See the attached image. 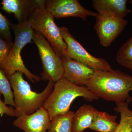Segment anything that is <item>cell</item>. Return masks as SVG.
<instances>
[{"label":"cell","mask_w":132,"mask_h":132,"mask_svg":"<svg viewBox=\"0 0 132 132\" xmlns=\"http://www.w3.org/2000/svg\"><path fill=\"white\" fill-rule=\"evenodd\" d=\"M50 121L48 112L42 107L30 115L24 114L17 117L13 125L24 132H46Z\"/></svg>","instance_id":"obj_10"},{"label":"cell","mask_w":132,"mask_h":132,"mask_svg":"<svg viewBox=\"0 0 132 132\" xmlns=\"http://www.w3.org/2000/svg\"><path fill=\"white\" fill-rule=\"evenodd\" d=\"M32 40L38 47L42 62L43 70L41 73V80L57 82L63 78L64 75L62 59L40 33L34 31Z\"/></svg>","instance_id":"obj_6"},{"label":"cell","mask_w":132,"mask_h":132,"mask_svg":"<svg viewBox=\"0 0 132 132\" xmlns=\"http://www.w3.org/2000/svg\"><path fill=\"white\" fill-rule=\"evenodd\" d=\"M0 93L3 95L6 105H9L15 108L14 95L9 80L5 73L0 68Z\"/></svg>","instance_id":"obj_19"},{"label":"cell","mask_w":132,"mask_h":132,"mask_svg":"<svg viewBox=\"0 0 132 132\" xmlns=\"http://www.w3.org/2000/svg\"><path fill=\"white\" fill-rule=\"evenodd\" d=\"M116 60L118 64L132 71V36L118 50Z\"/></svg>","instance_id":"obj_18"},{"label":"cell","mask_w":132,"mask_h":132,"mask_svg":"<svg viewBox=\"0 0 132 132\" xmlns=\"http://www.w3.org/2000/svg\"><path fill=\"white\" fill-rule=\"evenodd\" d=\"M79 97H82L88 102L99 99L87 87L77 86L63 77L55 82L53 92L43 107L48 112L51 120L56 116L68 112L71 104Z\"/></svg>","instance_id":"obj_2"},{"label":"cell","mask_w":132,"mask_h":132,"mask_svg":"<svg viewBox=\"0 0 132 132\" xmlns=\"http://www.w3.org/2000/svg\"><path fill=\"white\" fill-rule=\"evenodd\" d=\"M95 17L94 29L100 44L104 47L109 46L128 23L125 18L109 10L99 12Z\"/></svg>","instance_id":"obj_7"},{"label":"cell","mask_w":132,"mask_h":132,"mask_svg":"<svg viewBox=\"0 0 132 132\" xmlns=\"http://www.w3.org/2000/svg\"><path fill=\"white\" fill-rule=\"evenodd\" d=\"M62 59L64 68L63 78L77 86H86L94 74V70L69 57Z\"/></svg>","instance_id":"obj_11"},{"label":"cell","mask_w":132,"mask_h":132,"mask_svg":"<svg viewBox=\"0 0 132 132\" xmlns=\"http://www.w3.org/2000/svg\"><path fill=\"white\" fill-rule=\"evenodd\" d=\"M10 23L7 18L0 12V37L6 40L12 42Z\"/></svg>","instance_id":"obj_20"},{"label":"cell","mask_w":132,"mask_h":132,"mask_svg":"<svg viewBox=\"0 0 132 132\" xmlns=\"http://www.w3.org/2000/svg\"><path fill=\"white\" fill-rule=\"evenodd\" d=\"M117 115L109 114L95 109L90 130L97 132H114L119 123L116 121Z\"/></svg>","instance_id":"obj_14"},{"label":"cell","mask_w":132,"mask_h":132,"mask_svg":"<svg viewBox=\"0 0 132 132\" xmlns=\"http://www.w3.org/2000/svg\"><path fill=\"white\" fill-rule=\"evenodd\" d=\"M129 2L130 3V4H132V0L129 1Z\"/></svg>","instance_id":"obj_24"},{"label":"cell","mask_w":132,"mask_h":132,"mask_svg":"<svg viewBox=\"0 0 132 132\" xmlns=\"http://www.w3.org/2000/svg\"><path fill=\"white\" fill-rule=\"evenodd\" d=\"M132 102V97H130V98L128 99V100L127 101V102L129 104V103H130V102Z\"/></svg>","instance_id":"obj_23"},{"label":"cell","mask_w":132,"mask_h":132,"mask_svg":"<svg viewBox=\"0 0 132 132\" xmlns=\"http://www.w3.org/2000/svg\"><path fill=\"white\" fill-rule=\"evenodd\" d=\"M40 0H3L2 9L9 14H13L21 23L28 21Z\"/></svg>","instance_id":"obj_12"},{"label":"cell","mask_w":132,"mask_h":132,"mask_svg":"<svg viewBox=\"0 0 132 132\" xmlns=\"http://www.w3.org/2000/svg\"><path fill=\"white\" fill-rule=\"evenodd\" d=\"M10 28L14 33V42L7 58L0 63V68L7 78L16 72H20L32 83L39 82L40 77L34 74L26 68L21 55L24 46L33 41L34 30L29 21L17 24L11 23Z\"/></svg>","instance_id":"obj_4"},{"label":"cell","mask_w":132,"mask_h":132,"mask_svg":"<svg viewBox=\"0 0 132 132\" xmlns=\"http://www.w3.org/2000/svg\"><path fill=\"white\" fill-rule=\"evenodd\" d=\"M23 73L16 72L8 78L13 89L16 117L23 114L30 115L35 112L43 105L53 92L55 82L49 81L42 92H34L27 81L24 80Z\"/></svg>","instance_id":"obj_3"},{"label":"cell","mask_w":132,"mask_h":132,"mask_svg":"<svg viewBox=\"0 0 132 132\" xmlns=\"http://www.w3.org/2000/svg\"><path fill=\"white\" fill-rule=\"evenodd\" d=\"M114 110L119 113L120 119L118 127L114 132H132V111L127 102L116 104Z\"/></svg>","instance_id":"obj_16"},{"label":"cell","mask_w":132,"mask_h":132,"mask_svg":"<svg viewBox=\"0 0 132 132\" xmlns=\"http://www.w3.org/2000/svg\"><path fill=\"white\" fill-rule=\"evenodd\" d=\"M74 112L56 116L50 120L48 132H72V119Z\"/></svg>","instance_id":"obj_17"},{"label":"cell","mask_w":132,"mask_h":132,"mask_svg":"<svg viewBox=\"0 0 132 132\" xmlns=\"http://www.w3.org/2000/svg\"><path fill=\"white\" fill-rule=\"evenodd\" d=\"M13 45V42L0 37V63L7 58Z\"/></svg>","instance_id":"obj_21"},{"label":"cell","mask_w":132,"mask_h":132,"mask_svg":"<svg viewBox=\"0 0 132 132\" xmlns=\"http://www.w3.org/2000/svg\"><path fill=\"white\" fill-rule=\"evenodd\" d=\"M2 94L0 93V116L5 114L10 117H16L15 109L12 106H8L1 99Z\"/></svg>","instance_id":"obj_22"},{"label":"cell","mask_w":132,"mask_h":132,"mask_svg":"<svg viewBox=\"0 0 132 132\" xmlns=\"http://www.w3.org/2000/svg\"><path fill=\"white\" fill-rule=\"evenodd\" d=\"M59 30L67 45L69 58L90 67L94 71L113 69L105 60L94 57L89 53L71 34L67 28L65 26L59 27Z\"/></svg>","instance_id":"obj_8"},{"label":"cell","mask_w":132,"mask_h":132,"mask_svg":"<svg viewBox=\"0 0 132 132\" xmlns=\"http://www.w3.org/2000/svg\"><path fill=\"white\" fill-rule=\"evenodd\" d=\"M45 9L57 19L78 17L85 21L88 16L96 17L98 13L85 9L78 0H46Z\"/></svg>","instance_id":"obj_9"},{"label":"cell","mask_w":132,"mask_h":132,"mask_svg":"<svg viewBox=\"0 0 132 132\" xmlns=\"http://www.w3.org/2000/svg\"><path fill=\"white\" fill-rule=\"evenodd\" d=\"M86 87L99 98L121 104L130 98L132 76L119 69L95 71Z\"/></svg>","instance_id":"obj_1"},{"label":"cell","mask_w":132,"mask_h":132,"mask_svg":"<svg viewBox=\"0 0 132 132\" xmlns=\"http://www.w3.org/2000/svg\"><path fill=\"white\" fill-rule=\"evenodd\" d=\"M127 0H93V6L98 13L109 10L125 18L131 13L127 8Z\"/></svg>","instance_id":"obj_15"},{"label":"cell","mask_w":132,"mask_h":132,"mask_svg":"<svg viewBox=\"0 0 132 132\" xmlns=\"http://www.w3.org/2000/svg\"><path fill=\"white\" fill-rule=\"evenodd\" d=\"M95 108L84 104L74 113L72 119V132H83L92 125Z\"/></svg>","instance_id":"obj_13"},{"label":"cell","mask_w":132,"mask_h":132,"mask_svg":"<svg viewBox=\"0 0 132 132\" xmlns=\"http://www.w3.org/2000/svg\"><path fill=\"white\" fill-rule=\"evenodd\" d=\"M45 0H40L28 21L33 29L45 37L61 59L69 57L67 45L62 36L59 27L55 22L54 17L45 9Z\"/></svg>","instance_id":"obj_5"}]
</instances>
